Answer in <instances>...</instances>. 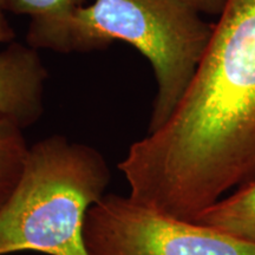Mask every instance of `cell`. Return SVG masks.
Wrapping results in <instances>:
<instances>
[{"mask_svg": "<svg viewBox=\"0 0 255 255\" xmlns=\"http://www.w3.org/2000/svg\"><path fill=\"white\" fill-rule=\"evenodd\" d=\"M88 0H4L6 11L31 19L56 17L87 5Z\"/></svg>", "mask_w": 255, "mask_h": 255, "instance_id": "ba28073f", "label": "cell"}, {"mask_svg": "<svg viewBox=\"0 0 255 255\" xmlns=\"http://www.w3.org/2000/svg\"><path fill=\"white\" fill-rule=\"evenodd\" d=\"M194 221L255 245V181L222 197Z\"/></svg>", "mask_w": 255, "mask_h": 255, "instance_id": "8992f818", "label": "cell"}, {"mask_svg": "<svg viewBox=\"0 0 255 255\" xmlns=\"http://www.w3.org/2000/svg\"><path fill=\"white\" fill-rule=\"evenodd\" d=\"M5 12L4 0H0V45L5 43H11L14 39V31L6 19Z\"/></svg>", "mask_w": 255, "mask_h": 255, "instance_id": "30bf717a", "label": "cell"}, {"mask_svg": "<svg viewBox=\"0 0 255 255\" xmlns=\"http://www.w3.org/2000/svg\"><path fill=\"white\" fill-rule=\"evenodd\" d=\"M23 130L0 121V209L17 187L26 163L30 145Z\"/></svg>", "mask_w": 255, "mask_h": 255, "instance_id": "52a82bcc", "label": "cell"}, {"mask_svg": "<svg viewBox=\"0 0 255 255\" xmlns=\"http://www.w3.org/2000/svg\"><path fill=\"white\" fill-rule=\"evenodd\" d=\"M119 169L132 201L188 221L255 181V0H227L174 113Z\"/></svg>", "mask_w": 255, "mask_h": 255, "instance_id": "6da1fadb", "label": "cell"}, {"mask_svg": "<svg viewBox=\"0 0 255 255\" xmlns=\"http://www.w3.org/2000/svg\"><path fill=\"white\" fill-rule=\"evenodd\" d=\"M47 77L38 50L21 43L0 50V121L21 129L36 124L44 114Z\"/></svg>", "mask_w": 255, "mask_h": 255, "instance_id": "5b68a950", "label": "cell"}, {"mask_svg": "<svg viewBox=\"0 0 255 255\" xmlns=\"http://www.w3.org/2000/svg\"><path fill=\"white\" fill-rule=\"evenodd\" d=\"M89 255H255V245L105 194L84 226Z\"/></svg>", "mask_w": 255, "mask_h": 255, "instance_id": "277c9868", "label": "cell"}, {"mask_svg": "<svg viewBox=\"0 0 255 255\" xmlns=\"http://www.w3.org/2000/svg\"><path fill=\"white\" fill-rule=\"evenodd\" d=\"M110 182L107 159L94 146L62 135L34 143L0 209V255H89L85 220Z\"/></svg>", "mask_w": 255, "mask_h": 255, "instance_id": "3957f363", "label": "cell"}, {"mask_svg": "<svg viewBox=\"0 0 255 255\" xmlns=\"http://www.w3.org/2000/svg\"><path fill=\"white\" fill-rule=\"evenodd\" d=\"M180 1L201 15L208 14L219 17L227 0H180Z\"/></svg>", "mask_w": 255, "mask_h": 255, "instance_id": "9c48e42d", "label": "cell"}, {"mask_svg": "<svg viewBox=\"0 0 255 255\" xmlns=\"http://www.w3.org/2000/svg\"><path fill=\"white\" fill-rule=\"evenodd\" d=\"M212 33L213 24L180 0H92L68 13L31 19L26 44L59 53L90 52L115 41L135 47L155 76L150 133L183 97Z\"/></svg>", "mask_w": 255, "mask_h": 255, "instance_id": "7a4b0ae2", "label": "cell"}]
</instances>
